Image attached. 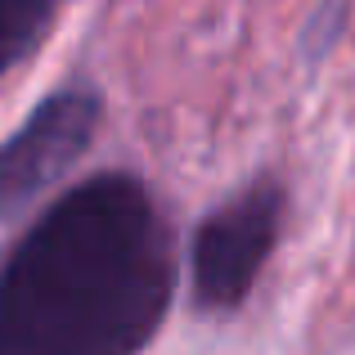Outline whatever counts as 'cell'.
Masks as SVG:
<instances>
[{
	"label": "cell",
	"mask_w": 355,
	"mask_h": 355,
	"mask_svg": "<svg viewBox=\"0 0 355 355\" xmlns=\"http://www.w3.org/2000/svg\"><path fill=\"white\" fill-rule=\"evenodd\" d=\"M171 306V248L135 175L68 189L0 261V355H139Z\"/></svg>",
	"instance_id": "6da1fadb"
},
{
	"label": "cell",
	"mask_w": 355,
	"mask_h": 355,
	"mask_svg": "<svg viewBox=\"0 0 355 355\" xmlns=\"http://www.w3.org/2000/svg\"><path fill=\"white\" fill-rule=\"evenodd\" d=\"M284 225V189L257 180L225 198L193 234V297L207 311H230L252 293Z\"/></svg>",
	"instance_id": "7a4b0ae2"
},
{
	"label": "cell",
	"mask_w": 355,
	"mask_h": 355,
	"mask_svg": "<svg viewBox=\"0 0 355 355\" xmlns=\"http://www.w3.org/2000/svg\"><path fill=\"white\" fill-rule=\"evenodd\" d=\"M99 95L81 86L54 90L27 113L23 126L0 144V220L23 211L86 153L99 130Z\"/></svg>",
	"instance_id": "3957f363"
},
{
	"label": "cell",
	"mask_w": 355,
	"mask_h": 355,
	"mask_svg": "<svg viewBox=\"0 0 355 355\" xmlns=\"http://www.w3.org/2000/svg\"><path fill=\"white\" fill-rule=\"evenodd\" d=\"M59 0H0V72L18 68L45 41Z\"/></svg>",
	"instance_id": "277c9868"
}]
</instances>
